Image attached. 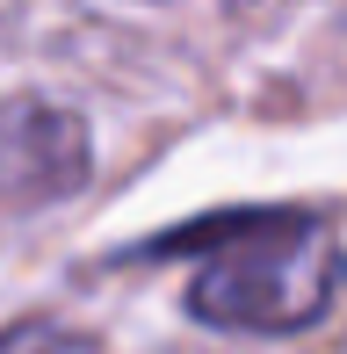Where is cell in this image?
Here are the masks:
<instances>
[{
	"label": "cell",
	"mask_w": 347,
	"mask_h": 354,
	"mask_svg": "<svg viewBox=\"0 0 347 354\" xmlns=\"http://www.w3.org/2000/svg\"><path fill=\"white\" fill-rule=\"evenodd\" d=\"M210 261L188 282V311L225 333H304L347 289V253L326 217L261 210L203 232Z\"/></svg>",
	"instance_id": "obj_1"
},
{
	"label": "cell",
	"mask_w": 347,
	"mask_h": 354,
	"mask_svg": "<svg viewBox=\"0 0 347 354\" xmlns=\"http://www.w3.org/2000/svg\"><path fill=\"white\" fill-rule=\"evenodd\" d=\"M87 181V131L80 116L44 102H0V217L44 210Z\"/></svg>",
	"instance_id": "obj_2"
},
{
	"label": "cell",
	"mask_w": 347,
	"mask_h": 354,
	"mask_svg": "<svg viewBox=\"0 0 347 354\" xmlns=\"http://www.w3.org/2000/svg\"><path fill=\"white\" fill-rule=\"evenodd\" d=\"M0 354H102L87 333L58 326V318H22V326L0 333Z\"/></svg>",
	"instance_id": "obj_3"
}]
</instances>
